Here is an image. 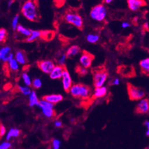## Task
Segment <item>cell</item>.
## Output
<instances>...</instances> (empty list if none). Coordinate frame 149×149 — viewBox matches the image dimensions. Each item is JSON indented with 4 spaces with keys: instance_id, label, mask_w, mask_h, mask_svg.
Segmentation results:
<instances>
[{
    "instance_id": "cell-1",
    "label": "cell",
    "mask_w": 149,
    "mask_h": 149,
    "mask_svg": "<svg viewBox=\"0 0 149 149\" xmlns=\"http://www.w3.org/2000/svg\"><path fill=\"white\" fill-rule=\"evenodd\" d=\"M21 12L23 16L31 22H37L39 16L36 0H27L22 6Z\"/></svg>"
},
{
    "instance_id": "cell-2",
    "label": "cell",
    "mask_w": 149,
    "mask_h": 149,
    "mask_svg": "<svg viewBox=\"0 0 149 149\" xmlns=\"http://www.w3.org/2000/svg\"><path fill=\"white\" fill-rule=\"evenodd\" d=\"M91 92L90 87L82 84H73L69 91V93L74 97L82 99L83 100L90 97Z\"/></svg>"
},
{
    "instance_id": "cell-3",
    "label": "cell",
    "mask_w": 149,
    "mask_h": 149,
    "mask_svg": "<svg viewBox=\"0 0 149 149\" xmlns=\"http://www.w3.org/2000/svg\"><path fill=\"white\" fill-rule=\"evenodd\" d=\"M65 22L72 24L79 29H82L84 26L83 18L77 13L72 11H67L64 16Z\"/></svg>"
},
{
    "instance_id": "cell-4",
    "label": "cell",
    "mask_w": 149,
    "mask_h": 149,
    "mask_svg": "<svg viewBox=\"0 0 149 149\" xmlns=\"http://www.w3.org/2000/svg\"><path fill=\"white\" fill-rule=\"evenodd\" d=\"M107 16V9L103 4H98L93 7L90 12L91 17L95 21L102 22L105 20Z\"/></svg>"
},
{
    "instance_id": "cell-5",
    "label": "cell",
    "mask_w": 149,
    "mask_h": 149,
    "mask_svg": "<svg viewBox=\"0 0 149 149\" xmlns=\"http://www.w3.org/2000/svg\"><path fill=\"white\" fill-rule=\"evenodd\" d=\"M108 78V73L104 69L97 68L93 72V85L95 88L104 86Z\"/></svg>"
},
{
    "instance_id": "cell-6",
    "label": "cell",
    "mask_w": 149,
    "mask_h": 149,
    "mask_svg": "<svg viewBox=\"0 0 149 149\" xmlns=\"http://www.w3.org/2000/svg\"><path fill=\"white\" fill-rule=\"evenodd\" d=\"M127 91L128 96L131 100H140L146 96L143 89L131 83L127 84Z\"/></svg>"
},
{
    "instance_id": "cell-7",
    "label": "cell",
    "mask_w": 149,
    "mask_h": 149,
    "mask_svg": "<svg viewBox=\"0 0 149 149\" xmlns=\"http://www.w3.org/2000/svg\"><path fill=\"white\" fill-rule=\"evenodd\" d=\"M38 107L41 109L43 115L47 118H51L55 116V112L54 109L55 105L44 99L42 98L39 100Z\"/></svg>"
},
{
    "instance_id": "cell-8",
    "label": "cell",
    "mask_w": 149,
    "mask_h": 149,
    "mask_svg": "<svg viewBox=\"0 0 149 149\" xmlns=\"http://www.w3.org/2000/svg\"><path fill=\"white\" fill-rule=\"evenodd\" d=\"M93 59L94 56L92 54L84 51L82 52L80 57L79 62L81 66L88 68L91 67Z\"/></svg>"
},
{
    "instance_id": "cell-9",
    "label": "cell",
    "mask_w": 149,
    "mask_h": 149,
    "mask_svg": "<svg viewBox=\"0 0 149 149\" xmlns=\"http://www.w3.org/2000/svg\"><path fill=\"white\" fill-rule=\"evenodd\" d=\"M39 68L44 73L49 74L55 67L54 63L49 59H45L38 63Z\"/></svg>"
},
{
    "instance_id": "cell-10",
    "label": "cell",
    "mask_w": 149,
    "mask_h": 149,
    "mask_svg": "<svg viewBox=\"0 0 149 149\" xmlns=\"http://www.w3.org/2000/svg\"><path fill=\"white\" fill-rule=\"evenodd\" d=\"M13 58H14V55L11 52L10 47L4 46L0 49V59L3 63H7Z\"/></svg>"
},
{
    "instance_id": "cell-11",
    "label": "cell",
    "mask_w": 149,
    "mask_h": 149,
    "mask_svg": "<svg viewBox=\"0 0 149 149\" xmlns=\"http://www.w3.org/2000/svg\"><path fill=\"white\" fill-rule=\"evenodd\" d=\"M136 112L138 114L149 113V99L146 98L140 100L136 108Z\"/></svg>"
},
{
    "instance_id": "cell-12",
    "label": "cell",
    "mask_w": 149,
    "mask_h": 149,
    "mask_svg": "<svg viewBox=\"0 0 149 149\" xmlns=\"http://www.w3.org/2000/svg\"><path fill=\"white\" fill-rule=\"evenodd\" d=\"M61 79H62V84H63L64 90L66 92H69L71 87L73 84H72V79L71 77L70 74L66 68L64 71L63 75Z\"/></svg>"
},
{
    "instance_id": "cell-13",
    "label": "cell",
    "mask_w": 149,
    "mask_h": 149,
    "mask_svg": "<svg viewBox=\"0 0 149 149\" xmlns=\"http://www.w3.org/2000/svg\"><path fill=\"white\" fill-rule=\"evenodd\" d=\"M127 4L130 10L136 11L141 7L146 6L147 3L145 0H127Z\"/></svg>"
},
{
    "instance_id": "cell-14",
    "label": "cell",
    "mask_w": 149,
    "mask_h": 149,
    "mask_svg": "<svg viewBox=\"0 0 149 149\" xmlns=\"http://www.w3.org/2000/svg\"><path fill=\"white\" fill-rule=\"evenodd\" d=\"M65 69V67L61 66L59 65H55V67L52 70L51 72L49 74V77L52 80H57V79H61Z\"/></svg>"
},
{
    "instance_id": "cell-15",
    "label": "cell",
    "mask_w": 149,
    "mask_h": 149,
    "mask_svg": "<svg viewBox=\"0 0 149 149\" xmlns=\"http://www.w3.org/2000/svg\"><path fill=\"white\" fill-rule=\"evenodd\" d=\"M43 99L54 104V105H55V104L62 102L63 100L64 97L61 95L59 94H51L43 96Z\"/></svg>"
},
{
    "instance_id": "cell-16",
    "label": "cell",
    "mask_w": 149,
    "mask_h": 149,
    "mask_svg": "<svg viewBox=\"0 0 149 149\" xmlns=\"http://www.w3.org/2000/svg\"><path fill=\"white\" fill-rule=\"evenodd\" d=\"M108 93L107 87L102 86L100 87L95 88L93 93V97L95 99H100L105 97Z\"/></svg>"
},
{
    "instance_id": "cell-17",
    "label": "cell",
    "mask_w": 149,
    "mask_h": 149,
    "mask_svg": "<svg viewBox=\"0 0 149 149\" xmlns=\"http://www.w3.org/2000/svg\"><path fill=\"white\" fill-rule=\"evenodd\" d=\"M14 58L20 65H25L27 63L26 55L23 51H17L14 54Z\"/></svg>"
},
{
    "instance_id": "cell-18",
    "label": "cell",
    "mask_w": 149,
    "mask_h": 149,
    "mask_svg": "<svg viewBox=\"0 0 149 149\" xmlns=\"http://www.w3.org/2000/svg\"><path fill=\"white\" fill-rule=\"evenodd\" d=\"M39 99L36 93L32 91V93L29 96V105L30 107H34L35 106H38L39 103Z\"/></svg>"
},
{
    "instance_id": "cell-19",
    "label": "cell",
    "mask_w": 149,
    "mask_h": 149,
    "mask_svg": "<svg viewBox=\"0 0 149 149\" xmlns=\"http://www.w3.org/2000/svg\"><path fill=\"white\" fill-rule=\"evenodd\" d=\"M20 134V131L16 128H11L9 130L6 134L7 141L11 140L13 138H17Z\"/></svg>"
},
{
    "instance_id": "cell-20",
    "label": "cell",
    "mask_w": 149,
    "mask_h": 149,
    "mask_svg": "<svg viewBox=\"0 0 149 149\" xmlns=\"http://www.w3.org/2000/svg\"><path fill=\"white\" fill-rule=\"evenodd\" d=\"M141 71L143 74L149 76V58L143 59L140 62Z\"/></svg>"
},
{
    "instance_id": "cell-21",
    "label": "cell",
    "mask_w": 149,
    "mask_h": 149,
    "mask_svg": "<svg viewBox=\"0 0 149 149\" xmlns=\"http://www.w3.org/2000/svg\"><path fill=\"white\" fill-rule=\"evenodd\" d=\"M80 52V48L78 45H72L71 47H70L67 52L66 55L67 58H71L74 56L77 55Z\"/></svg>"
},
{
    "instance_id": "cell-22",
    "label": "cell",
    "mask_w": 149,
    "mask_h": 149,
    "mask_svg": "<svg viewBox=\"0 0 149 149\" xmlns=\"http://www.w3.org/2000/svg\"><path fill=\"white\" fill-rule=\"evenodd\" d=\"M41 38V32L39 31H35V30H32L31 35L29 37L26 38L25 39V41L27 42H33L39 38Z\"/></svg>"
},
{
    "instance_id": "cell-23",
    "label": "cell",
    "mask_w": 149,
    "mask_h": 149,
    "mask_svg": "<svg viewBox=\"0 0 149 149\" xmlns=\"http://www.w3.org/2000/svg\"><path fill=\"white\" fill-rule=\"evenodd\" d=\"M55 32L51 31H43L41 32V38L42 39L49 41L51 40L55 36Z\"/></svg>"
},
{
    "instance_id": "cell-24",
    "label": "cell",
    "mask_w": 149,
    "mask_h": 149,
    "mask_svg": "<svg viewBox=\"0 0 149 149\" xmlns=\"http://www.w3.org/2000/svg\"><path fill=\"white\" fill-rule=\"evenodd\" d=\"M7 65L8 67L9 68V69L14 72H16L17 71H19V68H20V64L16 60V59L13 58L12 59H11L10 61H9L7 63Z\"/></svg>"
},
{
    "instance_id": "cell-25",
    "label": "cell",
    "mask_w": 149,
    "mask_h": 149,
    "mask_svg": "<svg viewBox=\"0 0 149 149\" xmlns=\"http://www.w3.org/2000/svg\"><path fill=\"white\" fill-rule=\"evenodd\" d=\"M16 31L20 34L24 36L26 38L29 37L30 35H31V32H32V30L29 29L28 28H26V27H25L23 26L20 25V24H19L18 26Z\"/></svg>"
},
{
    "instance_id": "cell-26",
    "label": "cell",
    "mask_w": 149,
    "mask_h": 149,
    "mask_svg": "<svg viewBox=\"0 0 149 149\" xmlns=\"http://www.w3.org/2000/svg\"><path fill=\"white\" fill-rule=\"evenodd\" d=\"M18 88L19 92L24 96H29L32 93V91L31 87L27 86H19Z\"/></svg>"
},
{
    "instance_id": "cell-27",
    "label": "cell",
    "mask_w": 149,
    "mask_h": 149,
    "mask_svg": "<svg viewBox=\"0 0 149 149\" xmlns=\"http://www.w3.org/2000/svg\"><path fill=\"white\" fill-rule=\"evenodd\" d=\"M99 35L95 33H90L87 35L86 37L87 41L91 43H96L99 40Z\"/></svg>"
},
{
    "instance_id": "cell-28",
    "label": "cell",
    "mask_w": 149,
    "mask_h": 149,
    "mask_svg": "<svg viewBox=\"0 0 149 149\" xmlns=\"http://www.w3.org/2000/svg\"><path fill=\"white\" fill-rule=\"evenodd\" d=\"M22 79L23 80V83H24V85L29 86V87L32 86L33 80H32L31 77H30V76L27 74V72H24L22 74Z\"/></svg>"
},
{
    "instance_id": "cell-29",
    "label": "cell",
    "mask_w": 149,
    "mask_h": 149,
    "mask_svg": "<svg viewBox=\"0 0 149 149\" xmlns=\"http://www.w3.org/2000/svg\"><path fill=\"white\" fill-rule=\"evenodd\" d=\"M19 19H20L19 15V14H16V15H15L14 17H13V19L12 20L11 27H12V29L14 30V31H16L18 26L19 25Z\"/></svg>"
},
{
    "instance_id": "cell-30",
    "label": "cell",
    "mask_w": 149,
    "mask_h": 149,
    "mask_svg": "<svg viewBox=\"0 0 149 149\" xmlns=\"http://www.w3.org/2000/svg\"><path fill=\"white\" fill-rule=\"evenodd\" d=\"M76 72L79 74L81 76H84L87 75L88 73V70L87 68L80 65H78L76 68Z\"/></svg>"
},
{
    "instance_id": "cell-31",
    "label": "cell",
    "mask_w": 149,
    "mask_h": 149,
    "mask_svg": "<svg viewBox=\"0 0 149 149\" xmlns=\"http://www.w3.org/2000/svg\"><path fill=\"white\" fill-rule=\"evenodd\" d=\"M42 86V81L39 78H36L32 81V87L35 89H39Z\"/></svg>"
},
{
    "instance_id": "cell-32",
    "label": "cell",
    "mask_w": 149,
    "mask_h": 149,
    "mask_svg": "<svg viewBox=\"0 0 149 149\" xmlns=\"http://www.w3.org/2000/svg\"><path fill=\"white\" fill-rule=\"evenodd\" d=\"M7 32L6 31V29L4 28H1L0 29V42L1 43L4 42L7 38Z\"/></svg>"
},
{
    "instance_id": "cell-33",
    "label": "cell",
    "mask_w": 149,
    "mask_h": 149,
    "mask_svg": "<svg viewBox=\"0 0 149 149\" xmlns=\"http://www.w3.org/2000/svg\"><path fill=\"white\" fill-rule=\"evenodd\" d=\"M67 58V56L66 54L61 55L58 59V64L59 65L64 67L65 64L66 63Z\"/></svg>"
},
{
    "instance_id": "cell-34",
    "label": "cell",
    "mask_w": 149,
    "mask_h": 149,
    "mask_svg": "<svg viewBox=\"0 0 149 149\" xmlns=\"http://www.w3.org/2000/svg\"><path fill=\"white\" fill-rule=\"evenodd\" d=\"M61 142L59 140L56 139H54L52 141V148L51 149H59V148H60V146H61Z\"/></svg>"
},
{
    "instance_id": "cell-35",
    "label": "cell",
    "mask_w": 149,
    "mask_h": 149,
    "mask_svg": "<svg viewBox=\"0 0 149 149\" xmlns=\"http://www.w3.org/2000/svg\"><path fill=\"white\" fill-rule=\"evenodd\" d=\"M11 147V144L8 141H3L0 144V149H10Z\"/></svg>"
},
{
    "instance_id": "cell-36",
    "label": "cell",
    "mask_w": 149,
    "mask_h": 149,
    "mask_svg": "<svg viewBox=\"0 0 149 149\" xmlns=\"http://www.w3.org/2000/svg\"><path fill=\"white\" fill-rule=\"evenodd\" d=\"M66 1L67 0H54V2L56 7L60 8L65 4Z\"/></svg>"
},
{
    "instance_id": "cell-37",
    "label": "cell",
    "mask_w": 149,
    "mask_h": 149,
    "mask_svg": "<svg viewBox=\"0 0 149 149\" xmlns=\"http://www.w3.org/2000/svg\"><path fill=\"white\" fill-rule=\"evenodd\" d=\"M7 132V130L6 128L4 125L1 124V125H0V137L2 139L5 135Z\"/></svg>"
},
{
    "instance_id": "cell-38",
    "label": "cell",
    "mask_w": 149,
    "mask_h": 149,
    "mask_svg": "<svg viewBox=\"0 0 149 149\" xmlns=\"http://www.w3.org/2000/svg\"><path fill=\"white\" fill-rule=\"evenodd\" d=\"M54 126L56 128H61L63 126V123L60 120H56L54 122Z\"/></svg>"
},
{
    "instance_id": "cell-39",
    "label": "cell",
    "mask_w": 149,
    "mask_h": 149,
    "mask_svg": "<svg viewBox=\"0 0 149 149\" xmlns=\"http://www.w3.org/2000/svg\"><path fill=\"white\" fill-rule=\"evenodd\" d=\"M120 79H118V78H115V79H113L112 81H111V84L113 86H118L120 84Z\"/></svg>"
},
{
    "instance_id": "cell-40",
    "label": "cell",
    "mask_w": 149,
    "mask_h": 149,
    "mask_svg": "<svg viewBox=\"0 0 149 149\" xmlns=\"http://www.w3.org/2000/svg\"><path fill=\"white\" fill-rule=\"evenodd\" d=\"M144 125L147 128V131L146 132V136H149V121H146L144 122Z\"/></svg>"
},
{
    "instance_id": "cell-41",
    "label": "cell",
    "mask_w": 149,
    "mask_h": 149,
    "mask_svg": "<svg viewBox=\"0 0 149 149\" xmlns=\"http://www.w3.org/2000/svg\"><path fill=\"white\" fill-rule=\"evenodd\" d=\"M121 26H122L123 28L126 29V28H128V27H130L131 25H130V24L129 23H128V22H123V23H122V24H121Z\"/></svg>"
},
{
    "instance_id": "cell-42",
    "label": "cell",
    "mask_w": 149,
    "mask_h": 149,
    "mask_svg": "<svg viewBox=\"0 0 149 149\" xmlns=\"http://www.w3.org/2000/svg\"><path fill=\"white\" fill-rule=\"evenodd\" d=\"M14 0H9L8 2V4H7V6L8 8L11 7L12 6V5L14 4Z\"/></svg>"
},
{
    "instance_id": "cell-43",
    "label": "cell",
    "mask_w": 149,
    "mask_h": 149,
    "mask_svg": "<svg viewBox=\"0 0 149 149\" xmlns=\"http://www.w3.org/2000/svg\"><path fill=\"white\" fill-rule=\"evenodd\" d=\"M114 1H115V0H103V3H105V4H109Z\"/></svg>"
},
{
    "instance_id": "cell-44",
    "label": "cell",
    "mask_w": 149,
    "mask_h": 149,
    "mask_svg": "<svg viewBox=\"0 0 149 149\" xmlns=\"http://www.w3.org/2000/svg\"><path fill=\"white\" fill-rule=\"evenodd\" d=\"M143 27H144V28L145 29V30H146L147 31H149V27H148V23H145L144 24V26H143Z\"/></svg>"
},
{
    "instance_id": "cell-45",
    "label": "cell",
    "mask_w": 149,
    "mask_h": 149,
    "mask_svg": "<svg viewBox=\"0 0 149 149\" xmlns=\"http://www.w3.org/2000/svg\"><path fill=\"white\" fill-rule=\"evenodd\" d=\"M70 122H71V123H75V119L73 118H71V119H70Z\"/></svg>"
},
{
    "instance_id": "cell-46",
    "label": "cell",
    "mask_w": 149,
    "mask_h": 149,
    "mask_svg": "<svg viewBox=\"0 0 149 149\" xmlns=\"http://www.w3.org/2000/svg\"><path fill=\"white\" fill-rule=\"evenodd\" d=\"M145 149H149V148H146Z\"/></svg>"
}]
</instances>
